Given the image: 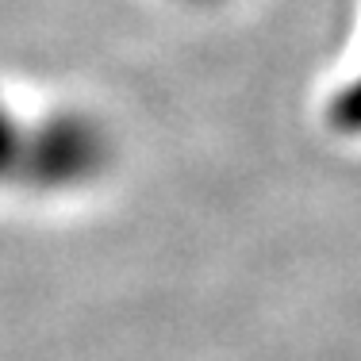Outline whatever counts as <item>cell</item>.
<instances>
[{"label":"cell","instance_id":"1","mask_svg":"<svg viewBox=\"0 0 361 361\" xmlns=\"http://www.w3.org/2000/svg\"><path fill=\"white\" fill-rule=\"evenodd\" d=\"M111 161L104 127L77 111H20L0 100V192L54 196L97 180Z\"/></svg>","mask_w":361,"mask_h":361}]
</instances>
